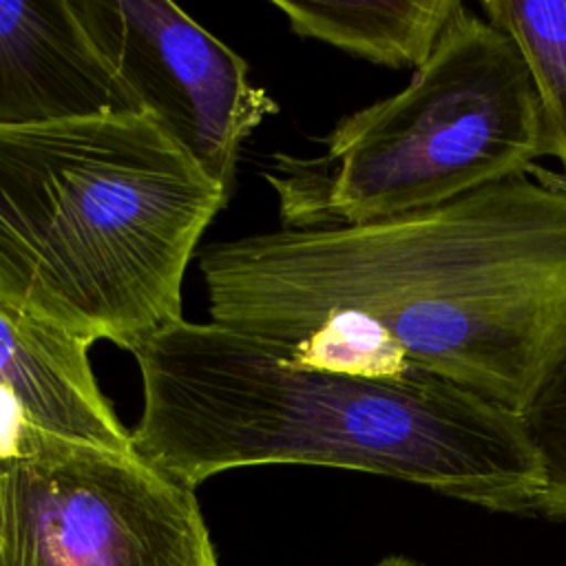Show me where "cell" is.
I'll list each match as a JSON object with an SVG mask.
<instances>
[{
    "label": "cell",
    "mask_w": 566,
    "mask_h": 566,
    "mask_svg": "<svg viewBox=\"0 0 566 566\" xmlns=\"http://www.w3.org/2000/svg\"><path fill=\"white\" fill-rule=\"evenodd\" d=\"M93 343L0 303V387L27 420L51 436L111 451H133L130 431L97 387Z\"/></svg>",
    "instance_id": "obj_8"
},
{
    "label": "cell",
    "mask_w": 566,
    "mask_h": 566,
    "mask_svg": "<svg viewBox=\"0 0 566 566\" xmlns=\"http://www.w3.org/2000/svg\"><path fill=\"white\" fill-rule=\"evenodd\" d=\"M542 155V104L520 46L462 4L400 93L343 117L316 157L274 155L263 177L283 228L310 230L429 210Z\"/></svg>",
    "instance_id": "obj_4"
},
{
    "label": "cell",
    "mask_w": 566,
    "mask_h": 566,
    "mask_svg": "<svg viewBox=\"0 0 566 566\" xmlns=\"http://www.w3.org/2000/svg\"><path fill=\"white\" fill-rule=\"evenodd\" d=\"M230 195L144 111L0 126V303L133 354Z\"/></svg>",
    "instance_id": "obj_3"
},
{
    "label": "cell",
    "mask_w": 566,
    "mask_h": 566,
    "mask_svg": "<svg viewBox=\"0 0 566 566\" xmlns=\"http://www.w3.org/2000/svg\"><path fill=\"white\" fill-rule=\"evenodd\" d=\"M142 113L71 0H0V126Z\"/></svg>",
    "instance_id": "obj_7"
},
{
    "label": "cell",
    "mask_w": 566,
    "mask_h": 566,
    "mask_svg": "<svg viewBox=\"0 0 566 566\" xmlns=\"http://www.w3.org/2000/svg\"><path fill=\"white\" fill-rule=\"evenodd\" d=\"M111 71L232 192L241 144L279 111L245 60L168 0H71Z\"/></svg>",
    "instance_id": "obj_6"
},
{
    "label": "cell",
    "mask_w": 566,
    "mask_h": 566,
    "mask_svg": "<svg viewBox=\"0 0 566 566\" xmlns=\"http://www.w3.org/2000/svg\"><path fill=\"white\" fill-rule=\"evenodd\" d=\"M301 38L391 69L422 66L458 0H272Z\"/></svg>",
    "instance_id": "obj_9"
},
{
    "label": "cell",
    "mask_w": 566,
    "mask_h": 566,
    "mask_svg": "<svg viewBox=\"0 0 566 566\" xmlns=\"http://www.w3.org/2000/svg\"><path fill=\"white\" fill-rule=\"evenodd\" d=\"M0 566H219L195 489L135 451L33 429L0 460Z\"/></svg>",
    "instance_id": "obj_5"
},
{
    "label": "cell",
    "mask_w": 566,
    "mask_h": 566,
    "mask_svg": "<svg viewBox=\"0 0 566 566\" xmlns=\"http://www.w3.org/2000/svg\"><path fill=\"white\" fill-rule=\"evenodd\" d=\"M144 407L133 451L195 489L241 467L376 473L493 513H535L544 475L522 416L429 371L354 378L298 367L212 321L133 352Z\"/></svg>",
    "instance_id": "obj_2"
},
{
    "label": "cell",
    "mask_w": 566,
    "mask_h": 566,
    "mask_svg": "<svg viewBox=\"0 0 566 566\" xmlns=\"http://www.w3.org/2000/svg\"><path fill=\"white\" fill-rule=\"evenodd\" d=\"M520 416L539 455L544 475L535 513L566 520V349L546 371Z\"/></svg>",
    "instance_id": "obj_11"
},
{
    "label": "cell",
    "mask_w": 566,
    "mask_h": 566,
    "mask_svg": "<svg viewBox=\"0 0 566 566\" xmlns=\"http://www.w3.org/2000/svg\"><path fill=\"white\" fill-rule=\"evenodd\" d=\"M371 566H422V564H418L413 557H407V555H387Z\"/></svg>",
    "instance_id": "obj_12"
},
{
    "label": "cell",
    "mask_w": 566,
    "mask_h": 566,
    "mask_svg": "<svg viewBox=\"0 0 566 566\" xmlns=\"http://www.w3.org/2000/svg\"><path fill=\"white\" fill-rule=\"evenodd\" d=\"M480 11L520 46L542 104L546 155L566 170V0H486Z\"/></svg>",
    "instance_id": "obj_10"
},
{
    "label": "cell",
    "mask_w": 566,
    "mask_h": 566,
    "mask_svg": "<svg viewBox=\"0 0 566 566\" xmlns=\"http://www.w3.org/2000/svg\"><path fill=\"white\" fill-rule=\"evenodd\" d=\"M212 323L298 367L429 371L522 413L566 349V175L526 172L389 219L201 254Z\"/></svg>",
    "instance_id": "obj_1"
}]
</instances>
